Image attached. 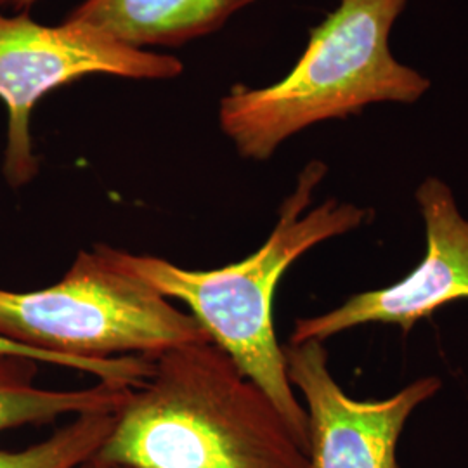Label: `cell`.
Wrapping results in <instances>:
<instances>
[{"label":"cell","mask_w":468,"mask_h":468,"mask_svg":"<svg viewBox=\"0 0 468 468\" xmlns=\"http://www.w3.org/2000/svg\"><path fill=\"white\" fill-rule=\"evenodd\" d=\"M328 174L321 160L302 168L278 210L268 239L247 259L210 271L185 269L167 259L104 245L110 261L168 301L185 303L210 342L226 352L280 410L307 454V415L286 375L274 328V297L286 271L321 243L346 236L373 218V210L336 198L311 207Z\"/></svg>","instance_id":"6da1fadb"},{"label":"cell","mask_w":468,"mask_h":468,"mask_svg":"<svg viewBox=\"0 0 468 468\" xmlns=\"http://www.w3.org/2000/svg\"><path fill=\"white\" fill-rule=\"evenodd\" d=\"M150 359L98 456L133 468H307L280 410L216 344Z\"/></svg>","instance_id":"7a4b0ae2"},{"label":"cell","mask_w":468,"mask_h":468,"mask_svg":"<svg viewBox=\"0 0 468 468\" xmlns=\"http://www.w3.org/2000/svg\"><path fill=\"white\" fill-rule=\"evenodd\" d=\"M410 0H340L311 30L292 71L262 89L236 85L222 98L218 122L239 156L269 160L290 137L328 120L363 113L371 104H413L431 80L402 65L390 34Z\"/></svg>","instance_id":"3957f363"},{"label":"cell","mask_w":468,"mask_h":468,"mask_svg":"<svg viewBox=\"0 0 468 468\" xmlns=\"http://www.w3.org/2000/svg\"><path fill=\"white\" fill-rule=\"evenodd\" d=\"M0 336L49 356L58 367L129 387L144 384L153 356L210 340L189 313L115 266L102 243L79 251L52 286L0 288Z\"/></svg>","instance_id":"277c9868"},{"label":"cell","mask_w":468,"mask_h":468,"mask_svg":"<svg viewBox=\"0 0 468 468\" xmlns=\"http://www.w3.org/2000/svg\"><path fill=\"white\" fill-rule=\"evenodd\" d=\"M183 69L177 58L127 48L82 25L65 21L48 27L27 13L0 15V101L7 108L2 172L7 185L27 186L38 174L30 118L35 104L50 90L94 73L165 80Z\"/></svg>","instance_id":"5b68a950"},{"label":"cell","mask_w":468,"mask_h":468,"mask_svg":"<svg viewBox=\"0 0 468 468\" xmlns=\"http://www.w3.org/2000/svg\"><path fill=\"white\" fill-rule=\"evenodd\" d=\"M425 229V251L396 283L354 293L328 313L295 321L290 342H326L367 324L398 326L408 335L452 302L468 301V218L452 187L429 176L415 191Z\"/></svg>","instance_id":"8992f818"},{"label":"cell","mask_w":468,"mask_h":468,"mask_svg":"<svg viewBox=\"0 0 468 468\" xmlns=\"http://www.w3.org/2000/svg\"><path fill=\"white\" fill-rule=\"evenodd\" d=\"M283 351L288 380L307 415V468H399L402 431L442 380L421 377L385 399L359 401L335 380L324 342H288Z\"/></svg>","instance_id":"52a82bcc"},{"label":"cell","mask_w":468,"mask_h":468,"mask_svg":"<svg viewBox=\"0 0 468 468\" xmlns=\"http://www.w3.org/2000/svg\"><path fill=\"white\" fill-rule=\"evenodd\" d=\"M255 0H84L65 21L127 48L181 46L212 34Z\"/></svg>","instance_id":"ba28073f"},{"label":"cell","mask_w":468,"mask_h":468,"mask_svg":"<svg viewBox=\"0 0 468 468\" xmlns=\"http://www.w3.org/2000/svg\"><path fill=\"white\" fill-rule=\"evenodd\" d=\"M38 361L0 356V432L59 417L118 413L134 387L100 380L82 390H48L35 385Z\"/></svg>","instance_id":"9c48e42d"},{"label":"cell","mask_w":468,"mask_h":468,"mask_svg":"<svg viewBox=\"0 0 468 468\" xmlns=\"http://www.w3.org/2000/svg\"><path fill=\"white\" fill-rule=\"evenodd\" d=\"M115 420L117 413L73 417L48 439L25 450H0V468H75L100 452L115 427Z\"/></svg>","instance_id":"30bf717a"},{"label":"cell","mask_w":468,"mask_h":468,"mask_svg":"<svg viewBox=\"0 0 468 468\" xmlns=\"http://www.w3.org/2000/svg\"><path fill=\"white\" fill-rule=\"evenodd\" d=\"M0 356H16V357H28V359H34L38 363H48V365H56V361L42 354V352L34 351L30 347H25V346H19L13 340H7L4 336H0ZM58 367V365H56Z\"/></svg>","instance_id":"8fae6325"},{"label":"cell","mask_w":468,"mask_h":468,"mask_svg":"<svg viewBox=\"0 0 468 468\" xmlns=\"http://www.w3.org/2000/svg\"><path fill=\"white\" fill-rule=\"evenodd\" d=\"M75 468H133L127 467V465H122V463H117V462H110V460H104V458H101L98 454H94V456H90V458H87L85 462H82L80 465H77Z\"/></svg>","instance_id":"7c38bea8"},{"label":"cell","mask_w":468,"mask_h":468,"mask_svg":"<svg viewBox=\"0 0 468 468\" xmlns=\"http://www.w3.org/2000/svg\"><path fill=\"white\" fill-rule=\"evenodd\" d=\"M40 0H0V9H9L13 13H27Z\"/></svg>","instance_id":"4fadbf2b"}]
</instances>
